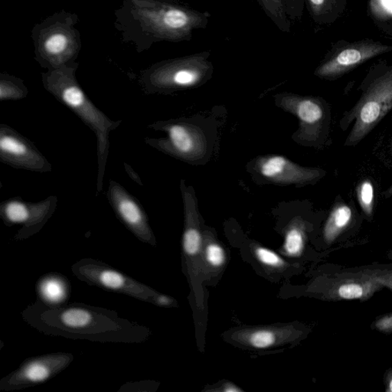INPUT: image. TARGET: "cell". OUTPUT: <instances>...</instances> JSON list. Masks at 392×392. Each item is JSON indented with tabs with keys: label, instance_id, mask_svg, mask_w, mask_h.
<instances>
[{
	"label": "cell",
	"instance_id": "obj_29",
	"mask_svg": "<svg viewBox=\"0 0 392 392\" xmlns=\"http://www.w3.org/2000/svg\"><path fill=\"white\" fill-rule=\"evenodd\" d=\"M384 384H386V391L392 392V369H389L387 373H386Z\"/></svg>",
	"mask_w": 392,
	"mask_h": 392
},
{
	"label": "cell",
	"instance_id": "obj_25",
	"mask_svg": "<svg viewBox=\"0 0 392 392\" xmlns=\"http://www.w3.org/2000/svg\"><path fill=\"white\" fill-rule=\"evenodd\" d=\"M288 17L294 21L302 17L305 0H284Z\"/></svg>",
	"mask_w": 392,
	"mask_h": 392
},
{
	"label": "cell",
	"instance_id": "obj_19",
	"mask_svg": "<svg viewBox=\"0 0 392 392\" xmlns=\"http://www.w3.org/2000/svg\"><path fill=\"white\" fill-rule=\"evenodd\" d=\"M202 246V237L195 228H189L183 236V248L189 256L197 255Z\"/></svg>",
	"mask_w": 392,
	"mask_h": 392
},
{
	"label": "cell",
	"instance_id": "obj_10",
	"mask_svg": "<svg viewBox=\"0 0 392 392\" xmlns=\"http://www.w3.org/2000/svg\"><path fill=\"white\" fill-rule=\"evenodd\" d=\"M114 202L118 214L130 230L139 240L153 245L154 237L148 225L146 217L139 206L128 196L119 191L114 194Z\"/></svg>",
	"mask_w": 392,
	"mask_h": 392
},
{
	"label": "cell",
	"instance_id": "obj_17",
	"mask_svg": "<svg viewBox=\"0 0 392 392\" xmlns=\"http://www.w3.org/2000/svg\"><path fill=\"white\" fill-rule=\"evenodd\" d=\"M303 248H305V234L299 226L296 225L286 235L284 249L287 255L297 257L301 255Z\"/></svg>",
	"mask_w": 392,
	"mask_h": 392
},
{
	"label": "cell",
	"instance_id": "obj_7",
	"mask_svg": "<svg viewBox=\"0 0 392 392\" xmlns=\"http://www.w3.org/2000/svg\"><path fill=\"white\" fill-rule=\"evenodd\" d=\"M259 171L266 178L283 183H309L318 181L325 174L323 170L301 167L280 156L261 160Z\"/></svg>",
	"mask_w": 392,
	"mask_h": 392
},
{
	"label": "cell",
	"instance_id": "obj_26",
	"mask_svg": "<svg viewBox=\"0 0 392 392\" xmlns=\"http://www.w3.org/2000/svg\"><path fill=\"white\" fill-rule=\"evenodd\" d=\"M373 327L374 330L383 334H392V313L377 318L373 323Z\"/></svg>",
	"mask_w": 392,
	"mask_h": 392
},
{
	"label": "cell",
	"instance_id": "obj_11",
	"mask_svg": "<svg viewBox=\"0 0 392 392\" xmlns=\"http://www.w3.org/2000/svg\"><path fill=\"white\" fill-rule=\"evenodd\" d=\"M61 97L66 105L79 114L88 123L92 125L99 131L100 135L107 139L105 135L108 130L112 127V123L107 121L106 118L93 107L78 87L75 85L66 87L61 92Z\"/></svg>",
	"mask_w": 392,
	"mask_h": 392
},
{
	"label": "cell",
	"instance_id": "obj_31",
	"mask_svg": "<svg viewBox=\"0 0 392 392\" xmlns=\"http://www.w3.org/2000/svg\"><path fill=\"white\" fill-rule=\"evenodd\" d=\"M383 196L386 199H389L392 196V184L386 191H384L383 192Z\"/></svg>",
	"mask_w": 392,
	"mask_h": 392
},
{
	"label": "cell",
	"instance_id": "obj_6",
	"mask_svg": "<svg viewBox=\"0 0 392 392\" xmlns=\"http://www.w3.org/2000/svg\"><path fill=\"white\" fill-rule=\"evenodd\" d=\"M391 48L377 43H360L345 49L323 62L315 75L325 79H336L357 67L370 59L378 56Z\"/></svg>",
	"mask_w": 392,
	"mask_h": 392
},
{
	"label": "cell",
	"instance_id": "obj_9",
	"mask_svg": "<svg viewBox=\"0 0 392 392\" xmlns=\"http://www.w3.org/2000/svg\"><path fill=\"white\" fill-rule=\"evenodd\" d=\"M294 112L307 130L310 139L317 140L327 132L331 121L330 108L320 99L305 98L296 101Z\"/></svg>",
	"mask_w": 392,
	"mask_h": 392
},
{
	"label": "cell",
	"instance_id": "obj_23",
	"mask_svg": "<svg viewBox=\"0 0 392 392\" xmlns=\"http://www.w3.org/2000/svg\"><path fill=\"white\" fill-rule=\"evenodd\" d=\"M206 259L213 267H220L225 262V250L217 244H211L206 248Z\"/></svg>",
	"mask_w": 392,
	"mask_h": 392
},
{
	"label": "cell",
	"instance_id": "obj_18",
	"mask_svg": "<svg viewBox=\"0 0 392 392\" xmlns=\"http://www.w3.org/2000/svg\"><path fill=\"white\" fill-rule=\"evenodd\" d=\"M7 221L14 224H24L31 220V212L26 205L19 202L7 204L4 210Z\"/></svg>",
	"mask_w": 392,
	"mask_h": 392
},
{
	"label": "cell",
	"instance_id": "obj_4",
	"mask_svg": "<svg viewBox=\"0 0 392 392\" xmlns=\"http://www.w3.org/2000/svg\"><path fill=\"white\" fill-rule=\"evenodd\" d=\"M73 360V355L66 352L29 358L17 369L0 380V390H20L49 381L67 368Z\"/></svg>",
	"mask_w": 392,
	"mask_h": 392
},
{
	"label": "cell",
	"instance_id": "obj_22",
	"mask_svg": "<svg viewBox=\"0 0 392 392\" xmlns=\"http://www.w3.org/2000/svg\"><path fill=\"white\" fill-rule=\"evenodd\" d=\"M255 254L259 261L269 267L280 268L286 264L278 255L267 248H257Z\"/></svg>",
	"mask_w": 392,
	"mask_h": 392
},
{
	"label": "cell",
	"instance_id": "obj_28",
	"mask_svg": "<svg viewBox=\"0 0 392 392\" xmlns=\"http://www.w3.org/2000/svg\"><path fill=\"white\" fill-rule=\"evenodd\" d=\"M172 299L160 293L157 296L156 298H155L154 301V303L160 306H169L172 305Z\"/></svg>",
	"mask_w": 392,
	"mask_h": 392
},
{
	"label": "cell",
	"instance_id": "obj_21",
	"mask_svg": "<svg viewBox=\"0 0 392 392\" xmlns=\"http://www.w3.org/2000/svg\"><path fill=\"white\" fill-rule=\"evenodd\" d=\"M276 336L270 330H258L253 332L248 338V343L257 349H267L275 343Z\"/></svg>",
	"mask_w": 392,
	"mask_h": 392
},
{
	"label": "cell",
	"instance_id": "obj_13",
	"mask_svg": "<svg viewBox=\"0 0 392 392\" xmlns=\"http://www.w3.org/2000/svg\"><path fill=\"white\" fill-rule=\"evenodd\" d=\"M40 299L49 305H62L69 295V280L58 273L42 277L37 285Z\"/></svg>",
	"mask_w": 392,
	"mask_h": 392
},
{
	"label": "cell",
	"instance_id": "obj_27",
	"mask_svg": "<svg viewBox=\"0 0 392 392\" xmlns=\"http://www.w3.org/2000/svg\"><path fill=\"white\" fill-rule=\"evenodd\" d=\"M381 283L392 290V270L386 269L380 276Z\"/></svg>",
	"mask_w": 392,
	"mask_h": 392
},
{
	"label": "cell",
	"instance_id": "obj_3",
	"mask_svg": "<svg viewBox=\"0 0 392 392\" xmlns=\"http://www.w3.org/2000/svg\"><path fill=\"white\" fill-rule=\"evenodd\" d=\"M71 271L87 284L128 295L139 300L154 302L159 294L144 284L95 259H81L72 265Z\"/></svg>",
	"mask_w": 392,
	"mask_h": 392
},
{
	"label": "cell",
	"instance_id": "obj_32",
	"mask_svg": "<svg viewBox=\"0 0 392 392\" xmlns=\"http://www.w3.org/2000/svg\"><path fill=\"white\" fill-rule=\"evenodd\" d=\"M241 391L240 389H237L233 386H228V388L225 389V391Z\"/></svg>",
	"mask_w": 392,
	"mask_h": 392
},
{
	"label": "cell",
	"instance_id": "obj_16",
	"mask_svg": "<svg viewBox=\"0 0 392 392\" xmlns=\"http://www.w3.org/2000/svg\"><path fill=\"white\" fill-rule=\"evenodd\" d=\"M0 149L6 156L17 160H23L31 156V151L24 142L9 135H3L0 138Z\"/></svg>",
	"mask_w": 392,
	"mask_h": 392
},
{
	"label": "cell",
	"instance_id": "obj_20",
	"mask_svg": "<svg viewBox=\"0 0 392 392\" xmlns=\"http://www.w3.org/2000/svg\"><path fill=\"white\" fill-rule=\"evenodd\" d=\"M308 9L316 22H323L332 10L334 0H305Z\"/></svg>",
	"mask_w": 392,
	"mask_h": 392
},
{
	"label": "cell",
	"instance_id": "obj_12",
	"mask_svg": "<svg viewBox=\"0 0 392 392\" xmlns=\"http://www.w3.org/2000/svg\"><path fill=\"white\" fill-rule=\"evenodd\" d=\"M168 133L174 149L182 156H196L204 149L203 140L199 133L188 126L173 125Z\"/></svg>",
	"mask_w": 392,
	"mask_h": 392
},
{
	"label": "cell",
	"instance_id": "obj_33",
	"mask_svg": "<svg viewBox=\"0 0 392 392\" xmlns=\"http://www.w3.org/2000/svg\"><path fill=\"white\" fill-rule=\"evenodd\" d=\"M390 146H391V149H390V151H391V156H392V139H391V145H390Z\"/></svg>",
	"mask_w": 392,
	"mask_h": 392
},
{
	"label": "cell",
	"instance_id": "obj_30",
	"mask_svg": "<svg viewBox=\"0 0 392 392\" xmlns=\"http://www.w3.org/2000/svg\"><path fill=\"white\" fill-rule=\"evenodd\" d=\"M382 8L388 12H392V0H381Z\"/></svg>",
	"mask_w": 392,
	"mask_h": 392
},
{
	"label": "cell",
	"instance_id": "obj_15",
	"mask_svg": "<svg viewBox=\"0 0 392 392\" xmlns=\"http://www.w3.org/2000/svg\"><path fill=\"white\" fill-rule=\"evenodd\" d=\"M357 198L365 218L372 221L375 211V187L373 182L368 179L360 181L356 188Z\"/></svg>",
	"mask_w": 392,
	"mask_h": 392
},
{
	"label": "cell",
	"instance_id": "obj_24",
	"mask_svg": "<svg viewBox=\"0 0 392 392\" xmlns=\"http://www.w3.org/2000/svg\"><path fill=\"white\" fill-rule=\"evenodd\" d=\"M68 40L64 35L56 34L51 35L46 42L45 47L50 54H59L62 53L67 46Z\"/></svg>",
	"mask_w": 392,
	"mask_h": 392
},
{
	"label": "cell",
	"instance_id": "obj_8",
	"mask_svg": "<svg viewBox=\"0 0 392 392\" xmlns=\"http://www.w3.org/2000/svg\"><path fill=\"white\" fill-rule=\"evenodd\" d=\"M362 217L352 201L347 202L340 196L332 206L323 228V239L332 245L361 223Z\"/></svg>",
	"mask_w": 392,
	"mask_h": 392
},
{
	"label": "cell",
	"instance_id": "obj_14",
	"mask_svg": "<svg viewBox=\"0 0 392 392\" xmlns=\"http://www.w3.org/2000/svg\"><path fill=\"white\" fill-rule=\"evenodd\" d=\"M272 23L284 33H291V22L288 17L284 0H257Z\"/></svg>",
	"mask_w": 392,
	"mask_h": 392
},
{
	"label": "cell",
	"instance_id": "obj_1",
	"mask_svg": "<svg viewBox=\"0 0 392 392\" xmlns=\"http://www.w3.org/2000/svg\"><path fill=\"white\" fill-rule=\"evenodd\" d=\"M24 321L42 334L101 343H143L151 336L144 325L124 319L113 310L73 302L49 305L40 298L22 313Z\"/></svg>",
	"mask_w": 392,
	"mask_h": 392
},
{
	"label": "cell",
	"instance_id": "obj_2",
	"mask_svg": "<svg viewBox=\"0 0 392 392\" xmlns=\"http://www.w3.org/2000/svg\"><path fill=\"white\" fill-rule=\"evenodd\" d=\"M392 110V69L375 77L362 90L360 98L340 121L346 131L354 122L344 146L359 145Z\"/></svg>",
	"mask_w": 392,
	"mask_h": 392
},
{
	"label": "cell",
	"instance_id": "obj_5",
	"mask_svg": "<svg viewBox=\"0 0 392 392\" xmlns=\"http://www.w3.org/2000/svg\"><path fill=\"white\" fill-rule=\"evenodd\" d=\"M384 270L343 269L332 279V298L336 300H366L384 287L380 276Z\"/></svg>",
	"mask_w": 392,
	"mask_h": 392
}]
</instances>
